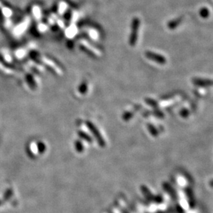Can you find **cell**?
I'll return each instance as SVG.
<instances>
[{
	"label": "cell",
	"instance_id": "cell-5",
	"mask_svg": "<svg viewBox=\"0 0 213 213\" xmlns=\"http://www.w3.org/2000/svg\"><path fill=\"white\" fill-rule=\"evenodd\" d=\"M42 63L44 64H46L47 67H49L50 69H51L53 72H54L58 75L63 74V71L60 69V67H59L57 64H55L54 63H53L52 60H49V59L46 58H42Z\"/></svg>",
	"mask_w": 213,
	"mask_h": 213
},
{
	"label": "cell",
	"instance_id": "cell-8",
	"mask_svg": "<svg viewBox=\"0 0 213 213\" xmlns=\"http://www.w3.org/2000/svg\"><path fill=\"white\" fill-rule=\"evenodd\" d=\"M78 134H79L80 137L82 138L85 139V140H86V141H88V142H89V143H91V142H92V140H91V138L89 137V136L86 134L85 132L80 131L78 132Z\"/></svg>",
	"mask_w": 213,
	"mask_h": 213
},
{
	"label": "cell",
	"instance_id": "cell-3",
	"mask_svg": "<svg viewBox=\"0 0 213 213\" xmlns=\"http://www.w3.org/2000/svg\"><path fill=\"white\" fill-rule=\"evenodd\" d=\"M80 45L82 48H84L85 50H87V51H88L89 52H90L91 54L98 56V57H99V56L101 55V53H100L99 50L96 49V47H93L89 42H88L87 41L82 40L80 42Z\"/></svg>",
	"mask_w": 213,
	"mask_h": 213
},
{
	"label": "cell",
	"instance_id": "cell-11",
	"mask_svg": "<svg viewBox=\"0 0 213 213\" xmlns=\"http://www.w3.org/2000/svg\"><path fill=\"white\" fill-rule=\"evenodd\" d=\"M76 148L77 150V151L79 152H82V150H83V146H82V143H80V141H77L76 143Z\"/></svg>",
	"mask_w": 213,
	"mask_h": 213
},
{
	"label": "cell",
	"instance_id": "cell-14",
	"mask_svg": "<svg viewBox=\"0 0 213 213\" xmlns=\"http://www.w3.org/2000/svg\"><path fill=\"white\" fill-rule=\"evenodd\" d=\"M146 102H147V103H148L149 105H153V106H154L155 105H156V103L155 102V101H154V100L152 99H147Z\"/></svg>",
	"mask_w": 213,
	"mask_h": 213
},
{
	"label": "cell",
	"instance_id": "cell-4",
	"mask_svg": "<svg viewBox=\"0 0 213 213\" xmlns=\"http://www.w3.org/2000/svg\"><path fill=\"white\" fill-rule=\"evenodd\" d=\"M146 57L148 59H150V60L154 61L156 62V63H157L160 64H165V63H166V60H165V58L163 57V56L157 54V53L148 51V52H146Z\"/></svg>",
	"mask_w": 213,
	"mask_h": 213
},
{
	"label": "cell",
	"instance_id": "cell-12",
	"mask_svg": "<svg viewBox=\"0 0 213 213\" xmlns=\"http://www.w3.org/2000/svg\"><path fill=\"white\" fill-rule=\"evenodd\" d=\"M87 86L85 83V84H82L80 87V92L81 93H85L86 91H87Z\"/></svg>",
	"mask_w": 213,
	"mask_h": 213
},
{
	"label": "cell",
	"instance_id": "cell-2",
	"mask_svg": "<svg viewBox=\"0 0 213 213\" xmlns=\"http://www.w3.org/2000/svg\"><path fill=\"white\" fill-rule=\"evenodd\" d=\"M139 26H140V20L136 17L132 21L131 35L129 37V44L132 46H134L137 43Z\"/></svg>",
	"mask_w": 213,
	"mask_h": 213
},
{
	"label": "cell",
	"instance_id": "cell-1",
	"mask_svg": "<svg viewBox=\"0 0 213 213\" xmlns=\"http://www.w3.org/2000/svg\"><path fill=\"white\" fill-rule=\"evenodd\" d=\"M86 124H87V128L90 130V132L92 133L93 137L96 138L97 142L100 145V146L104 147L105 146V141L104 140V138L102 137L101 134H100L98 129L96 128V126L94 125L92 123L90 122V121H87Z\"/></svg>",
	"mask_w": 213,
	"mask_h": 213
},
{
	"label": "cell",
	"instance_id": "cell-13",
	"mask_svg": "<svg viewBox=\"0 0 213 213\" xmlns=\"http://www.w3.org/2000/svg\"><path fill=\"white\" fill-rule=\"evenodd\" d=\"M132 116L133 114L131 113V112H126V113H125V114L123 115V119H125V120H129Z\"/></svg>",
	"mask_w": 213,
	"mask_h": 213
},
{
	"label": "cell",
	"instance_id": "cell-10",
	"mask_svg": "<svg viewBox=\"0 0 213 213\" xmlns=\"http://www.w3.org/2000/svg\"><path fill=\"white\" fill-rule=\"evenodd\" d=\"M33 15L36 17V19H39L40 17V10L37 7H35L33 8Z\"/></svg>",
	"mask_w": 213,
	"mask_h": 213
},
{
	"label": "cell",
	"instance_id": "cell-7",
	"mask_svg": "<svg viewBox=\"0 0 213 213\" xmlns=\"http://www.w3.org/2000/svg\"><path fill=\"white\" fill-rule=\"evenodd\" d=\"M67 5L66 3L64 2H61L60 4H59V8H58V12L60 14H63L65 11L67 10Z\"/></svg>",
	"mask_w": 213,
	"mask_h": 213
},
{
	"label": "cell",
	"instance_id": "cell-9",
	"mask_svg": "<svg viewBox=\"0 0 213 213\" xmlns=\"http://www.w3.org/2000/svg\"><path fill=\"white\" fill-rule=\"evenodd\" d=\"M148 129H149V131L150 132L151 134H152L154 137H156V136L158 135L157 130L155 129V128L153 125H148Z\"/></svg>",
	"mask_w": 213,
	"mask_h": 213
},
{
	"label": "cell",
	"instance_id": "cell-15",
	"mask_svg": "<svg viewBox=\"0 0 213 213\" xmlns=\"http://www.w3.org/2000/svg\"><path fill=\"white\" fill-rule=\"evenodd\" d=\"M44 149H45V146H44L43 144L40 143V146L39 147V150L40 151H44Z\"/></svg>",
	"mask_w": 213,
	"mask_h": 213
},
{
	"label": "cell",
	"instance_id": "cell-6",
	"mask_svg": "<svg viewBox=\"0 0 213 213\" xmlns=\"http://www.w3.org/2000/svg\"><path fill=\"white\" fill-rule=\"evenodd\" d=\"M193 83L196 85L201 86V87H208V86L211 85L212 82L209 80L194 78L193 80Z\"/></svg>",
	"mask_w": 213,
	"mask_h": 213
}]
</instances>
